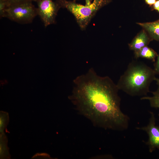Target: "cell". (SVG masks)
Returning a JSON list of instances; mask_svg holds the SVG:
<instances>
[{
  "mask_svg": "<svg viewBox=\"0 0 159 159\" xmlns=\"http://www.w3.org/2000/svg\"><path fill=\"white\" fill-rule=\"evenodd\" d=\"M73 82L70 99L84 116L105 129L128 128L130 118L121 110L119 90L110 77L98 75L92 68Z\"/></svg>",
  "mask_w": 159,
  "mask_h": 159,
  "instance_id": "obj_1",
  "label": "cell"
},
{
  "mask_svg": "<svg viewBox=\"0 0 159 159\" xmlns=\"http://www.w3.org/2000/svg\"><path fill=\"white\" fill-rule=\"evenodd\" d=\"M154 70L145 63L136 61L129 63L120 77L117 85L121 90L132 96H147L150 85L156 78Z\"/></svg>",
  "mask_w": 159,
  "mask_h": 159,
  "instance_id": "obj_2",
  "label": "cell"
},
{
  "mask_svg": "<svg viewBox=\"0 0 159 159\" xmlns=\"http://www.w3.org/2000/svg\"><path fill=\"white\" fill-rule=\"evenodd\" d=\"M61 8L66 9L74 16L80 28L86 29L91 19L100 9L109 4L111 0H93L85 5L74 1L57 0Z\"/></svg>",
  "mask_w": 159,
  "mask_h": 159,
  "instance_id": "obj_3",
  "label": "cell"
},
{
  "mask_svg": "<svg viewBox=\"0 0 159 159\" xmlns=\"http://www.w3.org/2000/svg\"><path fill=\"white\" fill-rule=\"evenodd\" d=\"M37 15V8L32 3H27L7 7L5 17L17 23L25 24L31 23Z\"/></svg>",
  "mask_w": 159,
  "mask_h": 159,
  "instance_id": "obj_4",
  "label": "cell"
},
{
  "mask_svg": "<svg viewBox=\"0 0 159 159\" xmlns=\"http://www.w3.org/2000/svg\"><path fill=\"white\" fill-rule=\"evenodd\" d=\"M38 15L45 27L55 23L58 11L61 7L56 1L52 0H36Z\"/></svg>",
  "mask_w": 159,
  "mask_h": 159,
  "instance_id": "obj_5",
  "label": "cell"
},
{
  "mask_svg": "<svg viewBox=\"0 0 159 159\" xmlns=\"http://www.w3.org/2000/svg\"><path fill=\"white\" fill-rule=\"evenodd\" d=\"M150 117L148 124L144 126L138 127V130L145 132L148 135V140L145 143L150 153L156 149L159 150V127L156 124V118L154 113L150 112Z\"/></svg>",
  "mask_w": 159,
  "mask_h": 159,
  "instance_id": "obj_6",
  "label": "cell"
},
{
  "mask_svg": "<svg viewBox=\"0 0 159 159\" xmlns=\"http://www.w3.org/2000/svg\"><path fill=\"white\" fill-rule=\"evenodd\" d=\"M150 41V39L147 32L144 29L140 32L129 44V47L130 49L134 52L135 54L143 47L147 46Z\"/></svg>",
  "mask_w": 159,
  "mask_h": 159,
  "instance_id": "obj_7",
  "label": "cell"
},
{
  "mask_svg": "<svg viewBox=\"0 0 159 159\" xmlns=\"http://www.w3.org/2000/svg\"><path fill=\"white\" fill-rule=\"evenodd\" d=\"M147 32L151 38L157 41H159V20L148 22L137 23Z\"/></svg>",
  "mask_w": 159,
  "mask_h": 159,
  "instance_id": "obj_8",
  "label": "cell"
},
{
  "mask_svg": "<svg viewBox=\"0 0 159 159\" xmlns=\"http://www.w3.org/2000/svg\"><path fill=\"white\" fill-rule=\"evenodd\" d=\"M155 81L156 82L158 87L155 91L151 92L152 95L143 97L140 99L148 100L150 106L152 107L159 108V78H156Z\"/></svg>",
  "mask_w": 159,
  "mask_h": 159,
  "instance_id": "obj_9",
  "label": "cell"
},
{
  "mask_svg": "<svg viewBox=\"0 0 159 159\" xmlns=\"http://www.w3.org/2000/svg\"><path fill=\"white\" fill-rule=\"evenodd\" d=\"M135 55L137 58L140 57L144 58L153 62L155 61V59L157 56L156 53L147 46L142 48L137 52L135 53Z\"/></svg>",
  "mask_w": 159,
  "mask_h": 159,
  "instance_id": "obj_10",
  "label": "cell"
},
{
  "mask_svg": "<svg viewBox=\"0 0 159 159\" xmlns=\"http://www.w3.org/2000/svg\"><path fill=\"white\" fill-rule=\"evenodd\" d=\"M6 2L7 7L16 5L27 3H32L36 0H5Z\"/></svg>",
  "mask_w": 159,
  "mask_h": 159,
  "instance_id": "obj_11",
  "label": "cell"
},
{
  "mask_svg": "<svg viewBox=\"0 0 159 159\" xmlns=\"http://www.w3.org/2000/svg\"><path fill=\"white\" fill-rule=\"evenodd\" d=\"M7 8L6 2L5 0H0V18L5 17L6 11Z\"/></svg>",
  "mask_w": 159,
  "mask_h": 159,
  "instance_id": "obj_12",
  "label": "cell"
},
{
  "mask_svg": "<svg viewBox=\"0 0 159 159\" xmlns=\"http://www.w3.org/2000/svg\"><path fill=\"white\" fill-rule=\"evenodd\" d=\"M154 70L156 74H159V54L158 56L157 60L155 63Z\"/></svg>",
  "mask_w": 159,
  "mask_h": 159,
  "instance_id": "obj_13",
  "label": "cell"
},
{
  "mask_svg": "<svg viewBox=\"0 0 159 159\" xmlns=\"http://www.w3.org/2000/svg\"><path fill=\"white\" fill-rule=\"evenodd\" d=\"M153 8L159 12V0L156 1L153 5Z\"/></svg>",
  "mask_w": 159,
  "mask_h": 159,
  "instance_id": "obj_14",
  "label": "cell"
},
{
  "mask_svg": "<svg viewBox=\"0 0 159 159\" xmlns=\"http://www.w3.org/2000/svg\"><path fill=\"white\" fill-rule=\"evenodd\" d=\"M145 3L150 6L153 5L156 0H144Z\"/></svg>",
  "mask_w": 159,
  "mask_h": 159,
  "instance_id": "obj_15",
  "label": "cell"
},
{
  "mask_svg": "<svg viewBox=\"0 0 159 159\" xmlns=\"http://www.w3.org/2000/svg\"><path fill=\"white\" fill-rule=\"evenodd\" d=\"M76 0H73V1H75Z\"/></svg>",
  "mask_w": 159,
  "mask_h": 159,
  "instance_id": "obj_16",
  "label": "cell"
},
{
  "mask_svg": "<svg viewBox=\"0 0 159 159\" xmlns=\"http://www.w3.org/2000/svg\"></svg>",
  "mask_w": 159,
  "mask_h": 159,
  "instance_id": "obj_17",
  "label": "cell"
}]
</instances>
